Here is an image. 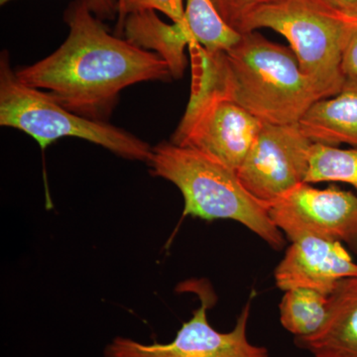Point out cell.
Masks as SVG:
<instances>
[{"label":"cell","instance_id":"ac0fdd59","mask_svg":"<svg viewBox=\"0 0 357 357\" xmlns=\"http://www.w3.org/2000/svg\"><path fill=\"white\" fill-rule=\"evenodd\" d=\"M222 20L237 32H243L244 22L260 7L276 0H211Z\"/></svg>","mask_w":357,"mask_h":357},{"label":"cell","instance_id":"ffe728a7","mask_svg":"<svg viewBox=\"0 0 357 357\" xmlns=\"http://www.w3.org/2000/svg\"><path fill=\"white\" fill-rule=\"evenodd\" d=\"M13 0H0V6L8 3ZM96 17L100 20H112L119 14V6L115 0H86Z\"/></svg>","mask_w":357,"mask_h":357},{"label":"cell","instance_id":"6da1fadb","mask_svg":"<svg viewBox=\"0 0 357 357\" xmlns=\"http://www.w3.org/2000/svg\"><path fill=\"white\" fill-rule=\"evenodd\" d=\"M69 35L48 57L16 70L18 79L43 91L70 112L105 121L128 86L171 79L165 61L109 34L86 0L68 7Z\"/></svg>","mask_w":357,"mask_h":357},{"label":"cell","instance_id":"52a82bcc","mask_svg":"<svg viewBox=\"0 0 357 357\" xmlns=\"http://www.w3.org/2000/svg\"><path fill=\"white\" fill-rule=\"evenodd\" d=\"M312 144L298 123H264L237 175L253 197L269 206L305 183Z\"/></svg>","mask_w":357,"mask_h":357},{"label":"cell","instance_id":"8992f818","mask_svg":"<svg viewBox=\"0 0 357 357\" xmlns=\"http://www.w3.org/2000/svg\"><path fill=\"white\" fill-rule=\"evenodd\" d=\"M264 122L215 93L189 100L172 142L192 148L238 170Z\"/></svg>","mask_w":357,"mask_h":357},{"label":"cell","instance_id":"9a60e30c","mask_svg":"<svg viewBox=\"0 0 357 357\" xmlns=\"http://www.w3.org/2000/svg\"><path fill=\"white\" fill-rule=\"evenodd\" d=\"M184 20L194 42L210 53L229 51L243 36L227 24L211 0H187Z\"/></svg>","mask_w":357,"mask_h":357},{"label":"cell","instance_id":"8fae6325","mask_svg":"<svg viewBox=\"0 0 357 357\" xmlns=\"http://www.w3.org/2000/svg\"><path fill=\"white\" fill-rule=\"evenodd\" d=\"M295 342L314 357H357V275L340 281L328 296L323 328Z\"/></svg>","mask_w":357,"mask_h":357},{"label":"cell","instance_id":"7a4b0ae2","mask_svg":"<svg viewBox=\"0 0 357 357\" xmlns=\"http://www.w3.org/2000/svg\"><path fill=\"white\" fill-rule=\"evenodd\" d=\"M192 59L190 100L218 95L243 107L264 123L297 124L324 96L303 73L290 47L257 31L244 33L229 51L210 53L189 45Z\"/></svg>","mask_w":357,"mask_h":357},{"label":"cell","instance_id":"5b68a950","mask_svg":"<svg viewBox=\"0 0 357 357\" xmlns=\"http://www.w3.org/2000/svg\"><path fill=\"white\" fill-rule=\"evenodd\" d=\"M0 126L28 134L42 150L61 138L77 137L124 159L148 162L151 156L152 147L133 134L70 112L45 91L21 83L7 52L0 58Z\"/></svg>","mask_w":357,"mask_h":357},{"label":"cell","instance_id":"44dd1931","mask_svg":"<svg viewBox=\"0 0 357 357\" xmlns=\"http://www.w3.org/2000/svg\"><path fill=\"white\" fill-rule=\"evenodd\" d=\"M332 6L342 13L357 16V0H328Z\"/></svg>","mask_w":357,"mask_h":357},{"label":"cell","instance_id":"4fadbf2b","mask_svg":"<svg viewBox=\"0 0 357 357\" xmlns=\"http://www.w3.org/2000/svg\"><path fill=\"white\" fill-rule=\"evenodd\" d=\"M121 31L131 44L163 59L173 79H182L187 67L185 50L194 42L185 20L168 24L156 11H138L126 16Z\"/></svg>","mask_w":357,"mask_h":357},{"label":"cell","instance_id":"d6986e66","mask_svg":"<svg viewBox=\"0 0 357 357\" xmlns=\"http://www.w3.org/2000/svg\"><path fill=\"white\" fill-rule=\"evenodd\" d=\"M342 70L345 77L357 76V21L344 48Z\"/></svg>","mask_w":357,"mask_h":357},{"label":"cell","instance_id":"ba28073f","mask_svg":"<svg viewBox=\"0 0 357 357\" xmlns=\"http://www.w3.org/2000/svg\"><path fill=\"white\" fill-rule=\"evenodd\" d=\"M269 215L291 241L307 236L324 237L357 251V194L302 183L270 204Z\"/></svg>","mask_w":357,"mask_h":357},{"label":"cell","instance_id":"e0dca14e","mask_svg":"<svg viewBox=\"0 0 357 357\" xmlns=\"http://www.w3.org/2000/svg\"><path fill=\"white\" fill-rule=\"evenodd\" d=\"M144 10L159 11L172 22H181L185 16L184 0H119L117 14L119 29H122L126 16Z\"/></svg>","mask_w":357,"mask_h":357},{"label":"cell","instance_id":"277c9868","mask_svg":"<svg viewBox=\"0 0 357 357\" xmlns=\"http://www.w3.org/2000/svg\"><path fill=\"white\" fill-rule=\"evenodd\" d=\"M356 21L328 0H276L251 14L241 34L268 28L285 37L303 73L326 98L344 86L342 56Z\"/></svg>","mask_w":357,"mask_h":357},{"label":"cell","instance_id":"5bb4252c","mask_svg":"<svg viewBox=\"0 0 357 357\" xmlns=\"http://www.w3.org/2000/svg\"><path fill=\"white\" fill-rule=\"evenodd\" d=\"M279 309L282 326L295 340L311 337L325 326L328 296L311 289H291L285 291Z\"/></svg>","mask_w":357,"mask_h":357},{"label":"cell","instance_id":"9c48e42d","mask_svg":"<svg viewBox=\"0 0 357 357\" xmlns=\"http://www.w3.org/2000/svg\"><path fill=\"white\" fill-rule=\"evenodd\" d=\"M201 307L194 312L168 344H146L128 337H115L107 344L105 357H269L265 347L251 344L248 325L251 312L249 300L230 332L222 333L210 325L206 310L211 298L201 294Z\"/></svg>","mask_w":357,"mask_h":357},{"label":"cell","instance_id":"3957f363","mask_svg":"<svg viewBox=\"0 0 357 357\" xmlns=\"http://www.w3.org/2000/svg\"><path fill=\"white\" fill-rule=\"evenodd\" d=\"M148 164L152 175L173 183L182 192L184 215L236 220L271 248H283V234L270 218L269 206L244 188L234 169L198 150L173 142L152 148Z\"/></svg>","mask_w":357,"mask_h":357},{"label":"cell","instance_id":"7c38bea8","mask_svg":"<svg viewBox=\"0 0 357 357\" xmlns=\"http://www.w3.org/2000/svg\"><path fill=\"white\" fill-rule=\"evenodd\" d=\"M298 126L312 143L357 147V76L345 77L337 95L312 103Z\"/></svg>","mask_w":357,"mask_h":357},{"label":"cell","instance_id":"7402d4cb","mask_svg":"<svg viewBox=\"0 0 357 357\" xmlns=\"http://www.w3.org/2000/svg\"><path fill=\"white\" fill-rule=\"evenodd\" d=\"M115 1H116L117 6H119V0H115Z\"/></svg>","mask_w":357,"mask_h":357},{"label":"cell","instance_id":"2e32d148","mask_svg":"<svg viewBox=\"0 0 357 357\" xmlns=\"http://www.w3.org/2000/svg\"><path fill=\"white\" fill-rule=\"evenodd\" d=\"M321 182L345 183L357 192V149L312 143L305 183Z\"/></svg>","mask_w":357,"mask_h":357},{"label":"cell","instance_id":"30bf717a","mask_svg":"<svg viewBox=\"0 0 357 357\" xmlns=\"http://www.w3.org/2000/svg\"><path fill=\"white\" fill-rule=\"evenodd\" d=\"M291 243L275 269L282 291L305 288L330 296L340 281L357 275V263L340 241L307 236Z\"/></svg>","mask_w":357,"mask_h":357}]
</instances>
